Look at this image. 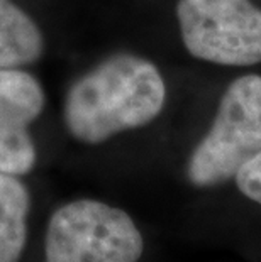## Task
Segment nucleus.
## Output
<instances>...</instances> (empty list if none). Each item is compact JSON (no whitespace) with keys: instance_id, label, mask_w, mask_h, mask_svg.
<instances>
[{"instance_id":"obj_1","label":"nucleus","mask_w":261,"mask_h":262,"mask_svg":"<svg viewBox=\"0 0 261 262\" xmlns=\"http://www.w3.org/2000/svg\"><path fill=\"white\" fill-rule=\"evenodd\" d=\"M166 85L151 61L119 53L98 63L70 86L63 119L80 142L101 144L153 122L165 107Z\"/></svg>"},{"instance_id":"obj_2","label":"nucleus","mask_w":261,"mask_h":262,"mask_svg":"<svg viewBox=\"0 0 261 262\" xmlns=\"http://www.w3.org/2000/svg\"><path fill=\"white\" fill-rule=\"evenodd\" d=\"M261 150V76L236 78L220 98L212 127L187 164L193 186L210 188L229 181Z\"/></svg>"},{"instance_id":"obj_3","label":"nucleus","mask_w":261,"mask_h":262,"mask_svg":"<svg viewBox=\"0 0 261 262\" xmlns=\"http://www.w3.org/2000/svg\"><path fill=\"white\" fill-rule=\"evenodd\" d=\"M144 242L124 210L75 200L54 211L46 230V262H137Z\"/></svg>"},{"instance_id":"obj_4","label":"nucleus","mask_w":261,"mask_h":262,"mask_svg":"<svg viewBox=\"0 0 261 262\" xmlns=\"http://www.w3.org/2000/svg\"><path fill=\"white\" fill-rule=\"evenodd\" d=\"M176 19L193 58L222 66L261 63V10L251 0H180Z\"/></svg>"},{"instance_id":"obj_5","label":"nucleus","mask_w":261,"mask_h":262,"mask_svg":"<svg viewBox=\"0 0 261 262\" xmlns=\"http://www.w3.org/2000/svg\"><path fill=\"white\" fill-rule=\"evenodd\" d=\"M44 51V37L32 17L12 0H0V68L34 63Z\"/></svg>"},{"instance_id":"obj_6","label":"nucleus","mask_w":261,"mask_h":262,"mask_svg":"<svg viewBox=\"0 0 261 262\" xmlns=\"http://www.w3.org/2000/svg\"><path fill=\"white\" fill-rule=\"evenodd\" d=\"M29 191L15 176L0 172V262H19L27 241Z\"/></svg>"},{"instance_id":"obj_7","label":"nucleus","mask_w":261,"mask_h":262,"mask_svg":"<svg viewBox=\"0 0 261 262\" xmlns=\"http://www.w3.org/2000/svg\"><path fill=\"white\" fill-rule=\"evenodd\" d=\"M46 97L41 83L21 68H0V112L32 124L43 114Z\"/></svg>"},{"instance_id":"obj_8","label":"nucleus","mask_w":261,"mask_h":262,"mask_svg":"<svg viewBox=\"0 0 261 262\" xmlns=\"http://www.w3.org/2000/svg\"><path fill=\"white\" fill-rule=\"evenodd\" d=\"M29 124L0 112V172L27 174L36 164V146L27 130Z\"/></svg>"},{"instance_id":"obj_9","label":"nucleus","mask_w":261,"mask_h":262,"mask_svg":"<svg viewBox=\"0 0 261 262\" xmlns=\"http://www.w3.org/2000/svg\"><path fill=\"white\" fill-rule=\"evenodd\" d=\"M234 178L244 196L261 205V150L241 166Z\"/></svg>"}]
</instances>
